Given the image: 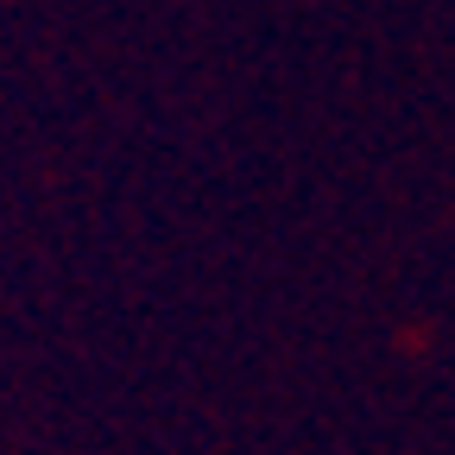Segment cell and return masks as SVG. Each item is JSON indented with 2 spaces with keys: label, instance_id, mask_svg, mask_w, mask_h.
Returning a JSON list of instances; mask_svg holds the SVG:
<instances>
[]
</instances>
